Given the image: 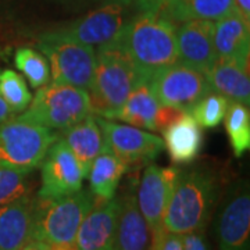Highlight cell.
Returning a JSON list of instances; mask_svg holds the SVG:
<instances>
[{
  "mask_svg": "<svg viewBox=\"0 0 250 250\" xmlns=\"http://www.w3.org/2000/svg\"><path fill=\"white\" fill-rule=\"evenodd\" d=\"M182 250H210L205 229L182 235Z\"/></svg>",
  "mask_w": 250,
  "mask_h": 250,
  "instance_id": "32",
  "label": "cell"
},
{
  "mask_svg": "<svg viewBox=\"0 0 250 250\" xmlns=\"http://www.w3.org/2000/svg\"><path fill=\"white\" fill-rule=\"evenodd\" d=\"M235 7L241 11L243 17L250 20V0H235Z\"/></svg>",
  "mask_w": 250,
  "mask_h": 250,
  "instance_id": "35",
  "label": "cell"
},
{
  "mask_svg": "<svg viewBox=\"0 0 250 250\" xmlns=\"http://www.w3.org/2000/svg\"><path fill=\"white\" fill-rule=\"evenodd\" d=\"M28 172L0 166V206L27 195Z\"/></svg>",
  "mask_w": 250,
  "mask_h": 250,
  "instance_id": "29",
  "label": "cell"
},
{
  "mask_svg": "<svg viewBox=\"0 0 250 250\" xmlns=\"http://www.w3.org/2000/svg\"><path fill=\"white\" fill-rule=\"evenodd\" d=\"M175 36L178 62L207 74L217 60L214 47V21H185L175 32Z\"/></svg>",
  "mask_w": 250,
  "mask_h": 250,
  "instance_id": "13",
  "label": "cell"
},
{
  "mask_svg": "<svg viewBox=\"0 0 250 250\" xmlns=\"http://www.w3.org/2000/svg\"><path fill=\"white\" fill-rule=\"evenodd\" d=\"M96 118L104 136V146L126 163L128 167L150 163L164 149V142L157 135L132 125L117 124L98 116Z\"/></svg>",
  "mask_w": 250,
  "mask_h": 250,
  "instance_id": "10",
  "label": "cell"
},
{
  "mask_svg": "<svg viewBox=\"0 0 250 250\" xmlns=\"http://www.w3.org/2000/svg\"><path fill=\"white\" fill-rule=\"evenodd\" d=\"M0 96L13 113H22L32 100L27 82L14 70L0 71Z\"/></svg>",
  "mask_w": 250,
  "mask_h": 250,
  "instance_id": "27",
  "label": "cell"
},
{
  "mask_svg": "<svg viewBox=\"0 0 250 250\" xmlns=\"http://www.w3.org/2000/svg\"><path fill=\"white\" fill-rule=\"evenodd\" d=\"M132 1H135L136 7L142 13L161 14L170 0H132Z\"/></svg>",
  "mask_w": 250,
  "mask_h": 250,
  "instance_id": "33",
  "label": "cell"
},
{
  "mask_svg": "<svg viewBox=\"0 0 250 250\" xmlns=\"http://www.w3.org/2000/svg\"><path fill=\"white\" fill-rule=\"evenodd\" d=\"M88 114H90L88 90L52 82L38 89L21 118L52 131H65Z\"/></svg>",
  "mask_w": 250,
  "mask_h": 250,
  "instance_id": "5",
  "label": "cell"
},
{
  "mask_svg": "<svg viewBox=\"0 0 250 250\" xmlns=\"http://www.w3.org/2000/svg\"><path fill=\"white\" fill-rule=\"evenodd\" d=\"M96 202L90 190L53 200L36 199L35 241L52 245H74L83 218Z\"/></svg>",
  "mask_w": 250,
  "mask_h": 250,
  "instance_id": "4",
  "label": "cell"
},
{
  "mask_svg": "<svg viewBox=\"0 0 250 250\" xmlns=\"http://www.w3.org/2000/svg\"><path fill=\"white\" fill-rule=\"evenodd\" d=\"M215 188L211 174L202 170L181 172L163 220L167 232L185 233L205 229L214 205Z\"/></svg>",
  "mask_w": 250,
  "mask_h": 250,
  "instance_id": "3",
  "label": "cell"
},
{
  "mask_svg": "<svg viewBox=\"0 0 250 250\" xmlns=\"http://www.w3.org/2000/svg\"><path fill=\"white\" fill-rule=\"evenodd\" d=\"M22 250H43V249H42V246H41V243H39V242L34 241V242H31L28 246H25Z\"/></svg>",
  "mask_w": 250,
  "mask_h": 250,
  "instance_id": "37",
  "label": "cell"
},
{
  "mask_svg": "<svg viewBox=\"0 0 250 250\" xmlns=\"http://www.w3.org/2000/svg\"><path fill=\"white\" fill-rule=\"evenodd\" d=\"M159 107L160 104L153 95L149 78H146L131 92L124 104L117 110L111 120H121L123 123L136 128L154 131V117Z\"/></svg>",
  "mask_w": 250,
  "mask_h": 250,
  "instance_id": "23",
  "label": "cell"
},
{
  "mask_svg": "<svg viewBox=\"0 0 250 250\" xmlns=\"http://www.w3.org/2000/svg\"><path fill=\"white\" fill-rule=\"evenodd\" d=\"M86 178L75 156L60 141L49 147L42 160V187L39 189V200H53L67 196L82 189Z\"/></svg>",
  "mask_w": 250,
  "mask_h": 250,
  "instance_id": "9",
  "label": "cell"
},
{
  "mask_svg": "<svg viewBox=\"0 0 250 250\" xmlns=\"http://www.w3.org/2000/svg\"><path fill=\"white\" fill-rule=\"evenodd\" d=\"M181 171L175 167L149 166L141 179L136 195L138 207L149 227L150 238L163 229V220L170 197L177 187Z\"/></svg>",
  "mask_w": 250,
  "mask_h": 250,
  "instance_id": "11",
  "label": "cell"
},
{
  "mask_svg": "<svg viewBox=\"0 0 250 250\" xmlns=\"http://www.w3.org/2000/svg\"><path fill=\"white\" fill-rule=\"evenodd\" d=\"M124 27L123 4L110 1L100 9L90 11L67 28L59 29L62 34L88 46H102L111 42Z\"/></svg>",
  "mask_w": 250,
  "mask_h": 250,
  "instance_id": "14",
  "label": "cell"
},
{
  "mask_svg": "<svg viewBox=\"0 0 250 250\" xmlns=\"http://www.w3.org/2000/svg\"><path fill=\"white\" fill-rule=\"evenodd\" d=\"M38 47L50 64L53 82L89 89L96 65L92 46L74 41L57 29L42 36Z\"/></svg>",
  "mask_w": 250,
  "mask_h": 250,
  "instance_id": "7",
  "label": "cell"
},
{
  "mask_svg": "<svg viewBox=\"0 0 250 250\" xmlns=\"http://www.w3.org/2000/svg\"><path fill=\"white\" fill-rule=\"evenodd\" d=\"M187 113L188 111L182 110V108L171 107V106H160L157 113H156V117H154V131L163 132L170 125L181 120Z\"/></svg>",
  "mask_w": 250,
  "mask_h": 250,
  "instance_id": "31",
  "label": "cell"
},
{
  "mask_svg": "<svg viewBox=\"0 0 250 250\" xmlns=\"http://www.w3.org/2000/svg\"><path fill=\"white\" fill-rule=\"evenodd\" d=\"M164 147L175 164H187L195 160L200 153L203 134L196 120L187 113L177 123L163 131Z\"/></svg>",
  "mask_w": 250,
  "mask_h": 250,
  "instance_id": "20",
  "label": "cell"
},
{
  "mask_svg": "<svg viewBox=\"0 0 250 250\" xmlns=\"http://www.w3.org/2000/svg\"><path fill=\"white\" fill-rule=\"evenodd\" d=\"M229 100L218 95L215 92H210L205 98L200 99L196 104L189 111V114L196 120V123L203 128H215L223 123Z\"/></svg>",
  "mask_w": 250,
  "mask_h": 250,
  "instance_id": "28",
  "label": "cell"
},
{
  "mask_svg": "<svg viewBox=\"0 0 250 250\" xmlns=\"http://www.w3.org/2000/svg\"><path fill=\"white\" fill-rule=\"evenodd\" d=\"M233 9L235 0H170L161 14L171 22L189 20L217 21Z\"/></svg>",
  "mask_w": 250,
  "mask_h": 250,
  "instance_id": "24",
  "label": "cell"
},
{
  "mask_svg": "<svg viewBox=\"0 0 250 250\" xmlns=\"http://www.w3.org/2000/svg\"><path fill=\"white\" fill-rule=\"evenodd\" d=\"M14 62L20 71L27 77L28 82L32 88L39 89L49 83L50 78V68L46 57L38 50L31 47H20L16 56Z\"/></svg>",
  "mask_w": 250,
  "mask_h": 250,
  "instance_id": "26",
  "label": "cell"
},
{
  "mask_svg": "<svg viewBox=\"0 0 250 250\" xmlns=\"http://www.w3.org/2000/svg\"><path fill=\"white\" fill-rule=\"evenodd\" d=\"M120 199L96 200L81 224L75 246L78 250H118Z\"/></svg>",
  "mask_w": 250,
  "mask_h": 250,
  "instance_id": "12",
  "label": "cell"
},
{
  "mask_svg": "<svg viewBox=\"0 0 250 250\" xmlns=\"http://www.w3.org/2000/svg\"><path fill=\"white\" fill-rule=\"evenodd\" d=\"M36 199L20 197L0 206V250H22L35 241Z\"/></svg>",
  "mask_w": 250,
  "mask_h": 250,
  "instance_id": "15",
  "label": "cell"
},
{
  "mask_svg": "<svg viewBox=\"0 0 250 250\" xmlns=\"http://www.w3.org/2000/svg\"><path fill=\"white\" fill-rule=\"evenodd\" d=\"M128 164L118 159L114 153L104 146V149L90 166L88 177L90 192L96 200H108L116 196L117 188L125 172Z\"/></svg>",
  "mask_w": 250,
  "mask_h": 250,
  "instance_id": "22",
  "label": "cell"
},
{
  "mask_svg": "<svg viewBox=\"0 0 250 250\" xmlns=\"http://www.w3.org/2000/svg\"><path fill=\"white\" fill-rule=\"evenodd\" d=\"M211 92L223 95L231 102L249 106V62L236 59H217L206 74Z\"/></svg>",
  "mask_w": 250,
  "mask_h": 250,
  "instance_id": "18",
  "label": "cell"
},
{
  "mask_svg": "<svg viewBox=\"0 0 250 250\" xmlns=\"http://www.w3.org/2000/svg\"><path fill=\"white\" fill-rule=\"evenodd\" d=\"M150 231L138 207L135 192L120 199L118 250H149Z\"/></svg>",
  "mask_w": 250,
  "mask_h": 250,
  "instance_id": "21",
  "label": "cell"
},
{
  "mask_svg": "<svg viewBox=\"0 0 250 250\" xmlns=\"http://www.w3.org/2000/svg\"><path fill=\"white\" fill-rule=\"evenodd\" d=\"M218 250H249L250 196L242 190L224 207L217 225Z\"/></svg>",
  "mask_w": 250,
  "mask_h": 250,
  "instance_id": "16",
  "label": "cell"
},
{
  "mask_svg": "<svg viewBox=\"0 0 250 250\" xmlns=\"http://www.w3.org/2000/svg\"><path fill=\"white\" fill-rule=\"evenodd\" d=\"M149 83L160 106L178 107L188 113L211 92L206 74L179 62L152 74Z\"/></svg>",
  "mask_w": 250,
  "mask_h": 250,
  "instance_id": "8",
  "label": "cell"
},
{
  "mask_svg": "<svg viewBox=\"0 0 250 250\" xmlns=\"http://www.w3.org/2000/svg\"><path fill=\"white\" fill-rule=\"evenodd\" d=\"M175 25L163 14L141 13L116 36L138 68L147 77L178 62Z\"/></svg>",
  "mask_w": 250,
  "mask_h": 250,
  "instance_id": "2",
  "label": "cell"
},
{
  "mask_svg": "<svg viewBox=\"0 0 250 250\" xmlns=\"http://www.w3.org/2000/svg\"><path fill=\"white\" fill-rule=\"evenodd\" d=\"M13 116H14V113L10 110L9 106L6 104V102L0 96V124L7 121L10 118H13Z\"/></svg>",
  "mask_w": 250,
  "mask_h": 250,
  "instance_id": "34",
  "label": "cell"
},
{
  "mask_svg": "<svg viewBox=\"0 0 250 250\" xmlns=\"http://www.w3.org/2000/svg\"><path fill=\"white\" fill-rule=\"evenodd\" d=\"M224 121L233 154L236 157H241L250 147L249 106L238 102H231L228 104Z\"/></svg>",
  "mask_w": 250,
  "mask_h": 250,
  "instance_id": "25",
  "label": "cell"
},
{
  "mask_svg": "<svg viewBox=\"0 0 250 250\" xmlns=\"http://www.w3.org/2000/svg\"><path fill=\"white\" fill-rule=\"evenodd\" d=\"M250 20L235 9L214 22V47L217 59H236L249 62Z\"/></svg>",
  "mask_w": 250,
  "mask_h": 250,
  "instance_id": "17",
  "label": "cell"
},
{
  "mask_svg": "<svg viewBox=\"0 0 250 250\" xmlns=\"http://www.w3.org/2000/svg\"><path fill=\"white\" fill-rule=\"evenodd\" d=\"M62 141L75 156L85 177L90 166L104 149V136L95 114H88L80 123L62 131Z\"/></svg>",
  "mask_w": 250,
  "mask_h": 250,
  "instance_id": "19",
  "label": "cell"
},
{
  "mask_svg": "<svg viewBox=\"0 0 250 250\" xmlns=\"http://www.w3.org/2000/svg\"><path fill=\"white\" fill-rule=\"evenodd\" d=\"M57 139L60 136L43 125L13 117L0 124V166L29 172Z\"/></svg>",
  "mask_w": 250,
  "mask_h": 250,
  "instance_id": "6",
  "label": "cell"
},
{
  "mask_svg": "<svg viewBox=\"0 0 250 250\" xmlns=\"http://www.w3.org/2000/svg\"><path fill=\"white\" fill-rule=\"evenodd\" d=\"M146 78L126 54L116 38L99 46L93 80L88 90L90 113L102 118H113L131 92Z\"/></svg>",
  "mask_w": 250,
  "mask_h": 250,
  "instance_id": "1",
  "label": "cell"
},
{
  "mask_svg": "<svg viewBox=\"0 0 250 250\" xmlns=\"http://www.w3.org/2000/svg\"><path fill=\"white\" fill-rule=\"evenodd\" d=\"M39 243L43 250H78L75 243L74 245H52V243H43V242H39Z\"/></svg>",
  "mask_w": 250,
  "mask_h": 250,
  "instance_id": "36",
  "label": "cell"
},
{
  "mask_svg": "<svg viewBox=\"0 0 250 250\" xmlns=\"http://www.w3.org/2000/svg\"><path fill=\"white\" fill-rule=\"evenodd\" d=\"M110 1H113V3H118V4H129V3H132V0H110Z\"/></svg>",
  "mask_w": 250,
  "mask_h": 250,
  "instance_id": "38",
  "label": "cell"
},
{
  "mask_svg": "<svg viewBox=\"0 0 250 250\" xmlns=\"http://www.w3.org/2000/svg\"><path fill=\"white\" fill-rule=\"evenodd\" d=\"M149 250H182V235L167 232L163 228L152 235Z\"/></svg>",
  "mask_w": 250,
  "mask_h": 250,
  "instance_id": "30",
  "label": "cell"
}]
</instances>
